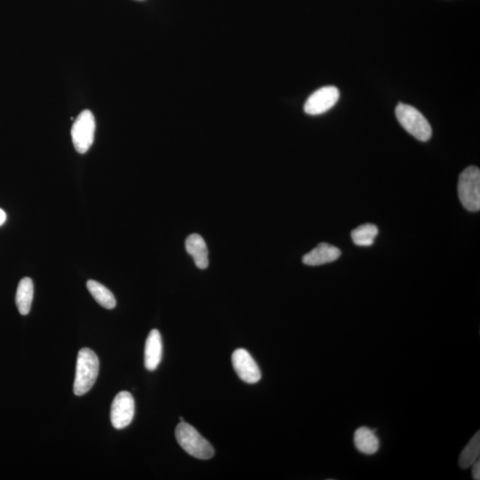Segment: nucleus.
I'll return each instance as SVG.
<instances>
[{"instance_id": "nucleus-18", "label": "nucleus", "mask_w": 480, "mask_h": 480, "mask_svg": "<svg viewBox=\"0 0 480 480\" xmlns=\"http://www.w3.org/2000/svg\"><path fill=\"white\" fill-rule=\"evenodd\" d=\"M6 220V214L2 209H0V226L5 223Z\"/></svg>"}, {"instance_id": "nucleus-17", "label": "nucleus", "mask_w": 480, "mask_h": 480, "mask_svg": "<svg viewBox=\"0 0 480 480\" xmlns=\"http://www.w3.org/2000/svg\"><path fill=\"white\" fill-rule=\"evenodd\" d=\"M472 476L473 479L479 480L480 479V462L479 460L476 461L474 465H472Z\"/></svg>"}, {"instance_id": "nucleus-5", "label": "nucleus", "mask_w": 480, "mask_h": 480, "mask_svg": "<svg viewBox=\"0 0 480 480\" xmlns=\"http://www.w3.org/2000/svg\"><path fill=\"white\" fill-rule=\"evenodd\" d=\"M96 119L89 110L79 114L72 129V137L77 152L84 154L92 146L95 140Z\"/></svg>"}, {"instance_id": "nucleus-16", "label": "nucleus", "mask_w": 480, "mask_h": 480, "mask_svg": "<svg viewBox=\"0 0 480 480\" xmlns=\"http://www.w3.org/2000/svg\"><path fill=\"white\" fill-rule=\"evenodd\" d=\"M378 229L374 224L361 225L351 231V238L358 247H370L377 237Z\"/></svg>"}, {"instance_id": "nucleus-12", "label": "nucleus", "mask_w": 480, "mask_h": 480, "mask_svg": "<svg viewBox=\"0 0 480 480\" xmlns=\"http://www.w3.org/2000/svg\"><path fill=\"white\" fill-rule=\"evenodd\" d=\"M354 445L362 454L372 455L378 452L380 441L372 429L363 426L354 433Z\"/></svg>"}, {"instance_id": "nucleus-3", "label": "nucleus", "mask_w": 480, "mask_h": 480, "mask_svg": "<svg viewBox=\"0 0 480 480\" xmlns=\"http://www.w3.org/2000/svg\"><path fill=\"white\" fill-rule=\"evenodd\" d=\"M395 113L401 125L416 139L422 142H427L431 139L432 127L427 119L415 107L406 103H398L396 107Z\"/></svg>"}, {"instance_id": "nucleus-14", "label": "nucleus", "mask_w": 480, "mask_h": 480, "mask_svg": "<svg viewBox=\"0 0 480 480\" xmlns=\"http://www.w3.org/2000/svg\"><path fill=\"white\" fill-rule=\"evenodd\" d=\"M87 290L100 306L112 310L116 307V299L108 288L96 280H89L86 283Z\"/></svg>"}, {"instance_id": "nucleus-6", "label": "nucleus", "mask_w": 480, "mask_h": 480, "mask_svg": "<svg viewBox=\"0 0 480 480\" xmlns=\"http://www.w3.org/2000/svg\"><path fill=\"white\" fill-rule=\"evenodd\" d=\"M134 399L129 391L119 392L114 398L110 409V420L113 427L122 429L132 422L134 416Z\"/></svg>"}, {"instance_id": "nucleus-15", "label": "nucleus", "mask_w": 480, "mask_h": 480, "mask_svg": "<svg viewBox=\"0 0 480 480\" xmlns=\"http://www.w3.org/2000/svg\"><path fill=\"white\" fill-rule=\"evenodd\" d=\"M480 455V432L476 433L467 446L462 450L459 458V465L462 469L472 467L479 460Z\"/></svg>"}, {"instance_id": "nucleus-7", "label": "nucleus", "mask_w": 480, "mask_h": 480, "mask_svg": "<svg viewBox=\"0 0 480 480\" xmlns=\"http://www.w3.org/2000/svg\"><path fill=\"white\" fill-rule=\"evenodd\" d=\"M340 97L337 87L324 86L309 97L304 104V112L308 115L316 116L333 108Z\"/></svg>"}, {"instance_id": "nucleus-19", "label": "nucleus", "mask_w": 480, "mask_h": 480, "mask_svg": "<svg viewBox=\"0 0 480 480\" xmlns=\"http://www.w3.org/2000/svg\"><path fill=\"white\" fill-rule=\"evenodd\" d=\"M180 420H181V422H183V417H180Z\"/></svg>"}, {"instance_id": "nucleus-4", "label": "nucleus", "mask_w": 480, "mask_h": 480, "mask_svg": "<svg viewBox=\"0 0 480 480\" xmlns=\"http://www.w3.org/2000/svg\"><path fill=\"white\" fill-rule=\"evenodd\" d=\"M458 195L462 206L468 211L480 209V170L469 167L461 174L458 182Z\"/></svg>"}, {"instance_id": "nucleus-13", "label": "nucleus", "mask_w": 480, "mask_h": 480, "mask_svg": "<svg viewBox=\"0 0 480 480\" xmlns=\"http://www.w3.org/2000/svg\"><path fill=\"white\" fill-rule=\"evenodd\" d=\"M33 294H34V286H33L32 280L30 278H22L16 291L15 303L20 313L23 316L28 315L31 311Z\"/></svg>"}, {"instance_id": "nucleus-1", "label": "nucleus", "mask_w": 480, "mask_h": 480, "mask_svg": "<svg viewBox=\"0 0 480 480\" xmlns=\"http://www.w3.org/2000/svg\"><path fill=\"white\" fill-rule=\"evenodd\" d=\"M99 359L95 352L89 348L79 351L77 359L74 394L83 396L92 389L98 377Z\"/></svg>"}, {"instance_id": "nucleus-2", "label": "nucleus", "mask_w": 480, "mask_h": 480, "mask_svg": "<svg viewBox=\"0 0 480 480\" xmlns=\"http://www.w3.org/2000/svg\"><path fill=\"white\" fill-rule=\"evenodd\" d=\"M176 438L182 448L191 456L200 460L213 458L214 450L193 426L181 422L176 429Z\"/></svg>"}, {"instance_id": "nucleus-9", "label": "nucleus", "mask_w": 480, "mask_h": 480, "mask_svg": "<svg viewBox=\"0 0 480 480\" xmlns=\"http://www.w3.org/2000/svg\"><path fill=\"white\" fill-rule=\"evenodd\" d=\"M162 339L159 330L153 329L150 331L144 350V365L149 371L156 370L162 358Z\"/></svg>"}, {"instance_id": "nucleus-11", "label": "nucleus", "mask_w": 480, "mask_h": 480, "mask_svg": "<svg viewBox=\"0 0 480 480\" xmlns=\"http://www.w3.org/2000/svg\"><path fill=\"white\" fill-rule=\"evenodd\" d=\"M187 253L193 257L195 264L201 270H205L209 264L208 250L204 238L199 234H191L186 242Z\"/></svg>"}, {"instance_id": "nucleus-10", "label": "nucleus", "mask_w": 480, "mask_h": 480, "mask_svg": "<svg viewBox=\"0 0 480 480\" xmlns=\"http://www.w3.org/2000/svg\"><path fill=\"white\" fill-rule=\"evenodd\" d=\"M341 257V251L337 247L321 243L310 253L305 254L303 263L309 266H318L337 261Z\"/></svg>"}, {"instance_id": "nucleus-8", "label": "nucleus", "mask_w": 480, "mask_h": 480, "mask_svg": "<svg viewBox=\"0 0 480 480\" xmlns=\"http://www.w3.org/2000/svg\"><path fill=\"white\" fill-rule=\"evenodd\" d=\"M233 365L238 377L247 384H257L261 380L259 367L245 349H238L233 354Z\"/></svg>"}]
</instances>
